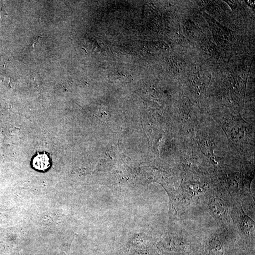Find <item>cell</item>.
Returning <instances> with one entry per match:
<instances>
[{"label": "cell", "instance_id": "1", "mask_svg": "<svg viewBox=\"0 0 255 255\" xmlns=\"http://www.w3.org/2000/svg\"><path fill=\"white\" fill-rule=\"evenodd\" d=\"M32 165L33 166L38 170H46L51 165L50 158L45 154H38L33 159Z\"/></svg>", "mask_w": 255, "mask_h": 255}, {"label": "cell", "instance_id": "5", "mask_svg": "<svg viewBox=\"0 0 255 255\" xmlns=\"http://www.w3.org/2000/svg\"><path fill=\"white\" fill-rule=\"evenodd\" d=\"M1 20H2L1 10H0V21H1Z\"/></svg>", "mask_w": 255, "mask_h": 255}, {"label": "cell", "instance_id": "4", "mask_svg": "<svg viewBox=\"0 0 255 255\" xmlns=\"http://www.w3.org/2000/svg\"><path fill=\"white\" fill-rule=\"evenodd\" d=\"M41 36L40 37H37V39H35V40L34 41V42H33V44H32V45L33 46V48H34V45H36V44H37V42L39 40Z\"/></svg>", "mask_w": 255, "mask_h": 255}, {"label": "cell", "instance_id": "2", "mask_svg": "<svg viewBox=\"0 0 255 255\" xmlns=\"http://www.w3.org/2000/svg\"><path fill=\"white\" fill-rule=\"evenodd\" d=\"M210 207L212 212L217 218L220 219L223 218L225 210L223 204L219 200H212L210 203Z\"/></svg>", "mask_w": 255, "mask_h": 255}, {"label": "cell", "instance_id": "3", "mask_svg": "<svg viewBox=\"0 0 255 255\" xmlns=\"http://www.w3.org/2000/svg\"><path fill=\"white\" fill-rule=\"evenodd\" d=\"M208 250L210 255H222L223 250L220 241L214 240L208 245Z\"/></svg>", "mask_w": 255, "mask_h": 255}]
</instances>
